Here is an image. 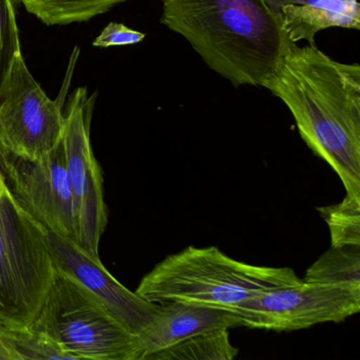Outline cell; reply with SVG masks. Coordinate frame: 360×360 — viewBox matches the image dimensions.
<instances>
[{
  "label": "cell",
  "mask_w": 360,
  "mask_h": 360,
  "mask_svg": "<svg viewBox=\"0 0 360 360\" xmlns=\"http://www.w3.org/2000/svg\"><path fill=\"white\" fill-rule=\"evenodd\" d=\"M96 98V94L89 96L86 88L73 92L65 112L62 142L77 212V245L92 259L101 261L98 246L108 223V208L104 198L102 168L90 143V123Z\"/></svg>",
  "instance_id": "6"
},
{
  "label": "cell",
  "mask_w": 360,
  "mask_h": 360,
  "mask_svg": "<svg viewBox=\"0 0 360 360\" xmlns=\"http://www.w3.org/2000/svg\"><path fill=\"white\" fill-rule=\"evenodd\" d=\"M22 56L13 0H0V104L7 91L14 64Z\"/></svg>",
  "instance_id": "18"
},
{
  "label": "cell",
  "mask_w": 360,
  "mask_h": 360,
  "mask_svg": "<svg viewBox=\"0 0 360 360\" xmlns=\"http://www.w3.org/2000/svg\"><path fill=\"white\" fill-rule=\"evenodd\" d=\"M341 1H345V3L349 4V5H355V4L358 3V0H341Z\"/></svg>",
  "instance_id": "21"
},
{
  "label": "cell",
  "mask_w": 360,
  "mask_h": 360,
  "mask_svg": "<svg viewBox=\"0 0 360 360\" xmlns=\"http://www.w3.org/2000/svg\"><path fill=\"white\" fill-rule=\"evenodd\" d=\"M30 326L58 341L75 359H143L136 335L109 311L98 295L58 266Z\"/></svg>",
  "instance_id": "5"
},
{
  "label": "cell",
  "mask_w": 360,
  "mask_h": 360,
  "mask_svg": "<svg viewBox=\"0 0 360 360\" xmlns=\"http://www.w3.org/2000/svg\"><path fill=\"white\" fill-rule=\"evenodd\" d=\"M128 0H20L29 13L47 26L83 22Z\"/></svg>",
  "instance_id": "14"
},
{
  "label": "cell",
  "mask_w": 360,
  "mask_h": 360,
  "mask_svg": "<svg viewBox=\"0 0 360 360\" xmlns=\"http://www.w3.org/2000/svg\"><path fill=\"white\" fill-rule=\"evenodd\" d=\"M301 281L290 267L258 266L236 260L217 246H188L158 263L136 292L158 304L183 301L233 311L256 295Z\"/></svg>",
  "instance_id": "3"
},
{
  "label": "cell",
  "mask_w": 360,
  "mask_h": 360,
  "mask_svg": "<svg viewBox=\"0 0 360 360\" xmlns=\"http://www.w3.org/2000/svg\"><path fill=\"white\" fill-rule=\"evenodd\" d=\"M238 354L239 349L229 340V330H216L153 354L147 360H231Z\"/></svg>",
  "instance_id": "15"
},
{
  "label": "cell",
  "mask_w": 360,
  "mask_h": 360,
  "mask_svg": "<svg viewBox=\"0 0 360 360\" xmlns=\"http://www.w3.org/2000/svg\"><path fill=\"white\" fill-rule=\"evenodd\" d=\"M146 34L132 30L124 24L110 22L94 39V47L109 48L115 46H130L142 43Z\"/></svg>",
  "instance_id": "19"
},
{
  "label": "cell",
  "mask_w": 360,
  "mask_h": 360,
  "mask_svg": "<svg viewBox=\"0 0 360 360\" xmlns=\"http://www.w3.org/2000/svg\"><path fill=\"white\" fill-rule=\"evenodd\" d=\"M64 130L62 102L48 98L18 56L0 104V145L18 157L39 159L62 144Z\"/></svg>",
  "instance_id": "9"
},
{
  "label": "cell",
  "mask_w": 360,
  "mask_h": 360,
  "mask_svg": "<svg viewBox=\"0 0 360 360\" xmlns=\"http://www.w3.org/2000/svg\"><path fill=\"white\" fill-rule=\"evenodd\" d=\"M48 242L56 266L98 295L109 311L136 336L153 320L159 304L142 298L120 283L102 261L94 260L75 242L50 231Z\"/></svg>",
  "instance_id": "10"
},
{
  "label": "cell",
  "mask_w": 360,
  "mask_h": 360,
  "mask_svg": "<svg viewBox=\"0 0 360 360\" xmlns=\"http://www.w3.org/2000/svg\"><path fill=\"white\" fill-rule=\"evenodd\" d=\"M360 311V290L301 281L256 295L236 307L242 326L292 332L345 321Z\"/></svg>",
  "instance_id": "7"
},
{
  "label": "cell",
  "mask_w": 360,
  "mask_h": 360,
  "mask_svg": "<svg viewBox=\"0 0 360 360\" xmlns=\"http://www.w3.org/2000/svg\"><path fill=\"white\" fill-rule=\"evenodd\" d=\"M330 233V248L360 246V199L345 195L340 203L318 207Z\"/></svg>",
  "instance_id": "17"
},
{
  "label": "cell",
  "mask_w": 360,
  "mask_h": 360,
  "mask_svg": "<svg viewBox=\"0 0 360 360\" xmlns=\"http://www.w3.org/2000/svg\"><path fill=\"white\" fill-rule=\"evenodd\" d=\"M262 87L284 103L314 155L360 199V66L288 41Z\"/></svg>",
  "instance_id": "1"
},
{
  "label": "cell",
  "mask_w": 360,
  "mask_h": 360,
  "mask_svg": "<svg viewBox=\"0 0 360 360\" xmlns=\"http://www.w3.org/2000/svg\"><path fill=\"white\" fill-rule=\"evenodd\" d=\"M279 20L284 34L292 43L307 41L328 28L360 29L359 4L341 0H266Z\"/></svg>",
  "instance_id": "12"
},
{
  "label": "cell",
  "mask_w": 360,
  "mask_h": 360,
  "mask_svg": "<svg viewBox=\"0 0 360 360\" xmlns=\"http://www.w3.org/2000/svg\"><path fill=\"white\" fill-rule=\"evenodd\" d=\"M302 281L360 290V246L330 248L307 269Z\"/></svg>",
  "instance_id": "13"
},
{
  "label": "cell",
  "mask_w": 360,
  "mask_h": 360,
  "mask_svg": "<svg viewBox=\"0 0 360 360\" xmlns=\"http://www.w3.org/2000/svg\"><path fill=\"white\" fill-rule=\"evenodd\" d=\"M56 269L48 231L15 201L0 162V323L30 326L41 311Z\"/></svg>",
  "instance_id": "4"
},
{
  "label": "cell",
  "mask_w": 360,
  "mask_h": 360,
  "mask_svg": "<svg viewBox=\"0 0 360 360\" xmlns=\"http://www.w3.org/2000/svg\"><path fill=\"white\" fill-rule=\"evenodd\" d=\"M0 360H16L13 352L1 338H0Z\"/></svg>",
  "instance_id": "20"
},
{
  "label": "cell",
  "mask_w": 360,
  "mask_h": 360,
  "mask_svg": "<svg viewBox=\"0 0 360 360\" xmlns=\"http://www.w3.org/2000/svg\"><path fill=\"white\" fill-rule=\"evenodd\" d=\"M0 162L6 183L20 207L46 231L77 244V212L63 142L34 160L8 153L0 145Z\"/></svg>",
  "instance_id": "8"
},
{
  "label": "cell",
  "mask_w": 360,
  "mask_h": 360,
  "mask_svg": "<svg viewBox=\"0 0 360 360\" xmlns=\"http://www.w3.org/2000/svg\"><path fill=\"white\" fill-rule=\"evenodd\" d=\"M162 24L236 87H262L290 41L266 0H162Z\"/></svg>",
  "instance_id": "2"
},
{
  "label": "cell",
  "mask_w": 360,
  "mask_h": 360,
  "mask_svg": "<svg viewBox=\"0 0 360 360\" xmlns=\"http://www.w3.org/2000/svg\"><path fill=\"white\" fill-rule=\"evenodd\" d=\"M242 326L235 311L183 301L161 303L153 320L138 335L143 359L186 339L216 330Z\"/></svg>",
  "instance_id": "11"
},
{
  "label": "cell",
  "mask_w": 360,
  "mask_h": 360,
  "mask_svg": "<svg viewBox=\"0 0 360 360\" xmlns=\"http://www.w3.org/2000/svg\"><path fill=\"white\" fill-rule=\"evenodd\" d=\"M0 338L10 347L16 360H73L58 341L32 326L12 328L0 323Z\"/></svg>",
  "instance_id": "16"
}]
</instances>
